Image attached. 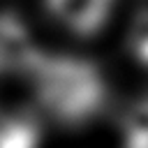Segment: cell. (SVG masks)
<instances>
[{
	"instance_id": "1",
	"label": "cell",
	"mask_w": 148,
	"mask_h": 148,
	"mask_svg": "<svg viewBox=\"0 0 148 148\" xmlns=\"http://www.w3.org/2000/svg\"><path fill=\"white\" fill-rule=\"evenodd\" d=\"M39 106L67 127L97 118L109 102V86L92 60L65 53H39L28 72Z\"/></svg>"
},
{
	"instance_id": "2",
	"label": "cell",
	"mask_w": 148,
	"mask_h": 148,
	"mask_svg": "<svg viewBox=\"0 0 148 148\" xmlns=\"http://www.w3.org/2000/svg\"><path fill=\"white\" fill-rule=\"evenodd\" d=\"M44 5L67 30L79 37H92L111 18L116 0H44Z\"/></svg>"
},
{
	"instance_id": "3",
	"label": "cell",
	"mask_w": 148,
	"mask_h": 148,
	"mask_svg": "<svg viewBox=\"0 0 148 148\" xmlns=\"http://www.w3.org/2000/svg\"><path fill=\"white\" fill-rule=\"evenodd\" d=\"M39 53L25 23L12 12H0V74L30 72Z\"/></svg>"
},
{
	"instance_id": "4",
	"label": "cell",
	"mask_w": 148,
	"mask_h": 148,
	"mask_svg": "<svg viewBox=\"0 0 148 148\" xmlns=\"http://www.w3.org/2000/svg\"><path fill=\"white\" fill-rule=\"evenodd\" d=\"M125 148H148V95L130 102L120 116Z\"/></svg>"
},
{
	"instance_id": "5",
	"label": "cell",
	"mask_w": 148,
	"mask_h": 148,
	"mask_svg": "<svg viewBox=\"0 0 148 148\" xmlns=\"http://www.w3.org/2000/svg\"><path fill=\"white\" fill-rule=\"evenodd\" d=\"M39 123L30 113H14L9 116L0 148H39Z\"/></svg>"
},
{
	"instance_id": "6",
	"label": "cell",
	"mask_w": 148,
	"mask_h": 148,
	"mask_svg": "<svg viewBox=\"0 0 148 148\" xmlns=\"http://www.w3.org/2000/svg\"><path fill=\"white\" fill-rule=\"evenodd\" d=\"M127 46L139 62L148 65V9L134 14L127 30Z\"/></svg>"
},
{
	"instance_id": "7",
	"label": "cell",
	"mask_w": 148,
	"mask_h": 148,
	"mask_svg": "<svg viewBox=\"0 0 148 148\" xmlns=\"http://www.w3.org/2000/svg\"><path fill=\"white\" fill-rule=\"evenodd\" d=\"M7 123H9V116L0 111V143H2V136H5V130H7Z\"/></svg>"
}]
</instances>
